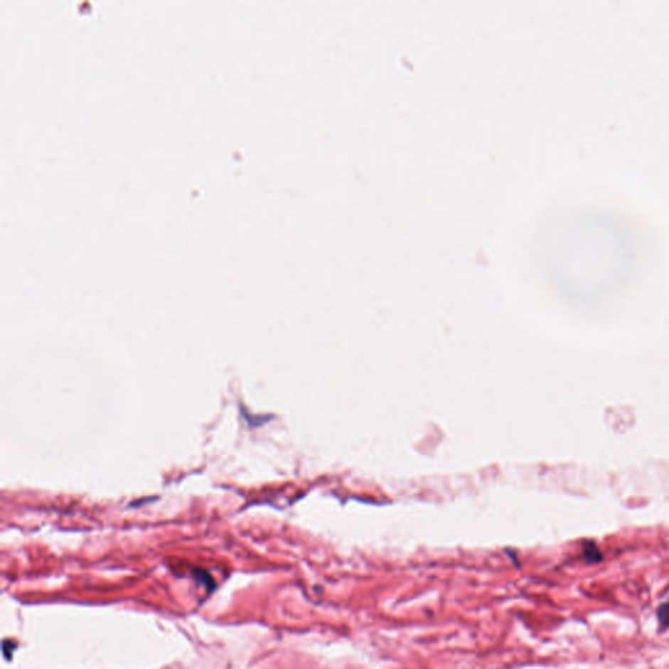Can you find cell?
<instances>
[{
	"instance_id": "cell-1",
	"label": "cell",
	"mask_w": 669,
	"mask_h": 669,
	"mask_svg": "<svg viewBox=\"0 0 669 669\" xmlns=\"http://www.w3.org/2000/svg\"><path fill=\"white\" fill-rule=\"evenodd\" d=\"M583 555H584V558L589 561V564H597L603 560V556H601V552L599 550L595 542L592 541H586L583 544Z\"/></svg>"
},
{
	"instance_id": "cell-2",
	"label": "cell",
	"mask_w": 669,
	"mask_h": 669,
	"mask_svg": "<svg viewBox=\"0 0 669 669\" xmlns=\"http://www.w3.org/2000/svg\"><path fill=\"white\" fill-rule=\"evenodd\" d=\"M656 616H658L661 629H669V600L658 608Z\"/></svg>"
}]
</instances>
